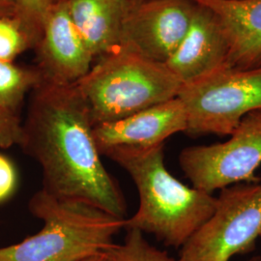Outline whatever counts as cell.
Segmentation results:
<instances>
[{
    "mask_svg": "<svg viewBox=\"0 0 261 261\" xmlns=\"http://www.w3.org/2000/svg\"><path fill=\"white\" fill-rule=\"evenodd\" d=\"M130 2H134V3H137V2H142V1H145V0H130Z\"/></svg>",
    "mask_w": 261,
    "mask_h": 261,
    "instance_id": "cell-24",
    "label": "cell"
},
{
    "mask_svg": "<svg viewBox=\"0 0 261 261\" xmlns=\"http://www.w3.org/2000/svg\"><path fill=\"white\" fill-rule=\"evenodd\" d=\"M210 8L221 19L228 37V66H261V0H193Z\"/></svg>",
    "mask_w": 261,
    "mask_h": 261,
    "instance_id": "cell-12",
    "label": "cell"
},
{
    "mask_svg": "<svg viewBox=\"0 0 261 261\" xmlns=\"http://www.w3.org/2000/svg\"><path fill=\"white\" fill-rule=\"evenodd\" d=\"M108 252L112 261H176L167 251L150 244L138 229H127L123 242L114 243Z\"/></svg>",
    "mask_w": 261,
    "mask_h": 261,
    "instance_id": "cell-16",
    "label": "cell"
},
{
    "mask_svg": "<svg viewBox=\"0 0 261 261\" xmlns=\"http://www.w3.org/2000/svg\"><path fill=\"white\" fill-rule=\"evenodd\" d=\"M49 6L47 0H19V10L23 16L41 28Z\"/></svg>",
    "mask_w": 261,
    "mask_h": 261,
    "instance_id": "cell-19",
    "label": "cell"
},
{
    "mask_svg": "<svg viewBox=\"0 0 261 261\" xmlns=\"http://www.w3.org/2000/svg\"><path fill=\"white\" fill-rule=\"evenodd\" d=\"M130 0H66L69 17L94 57L117 49Z\"/></svg>",
    "mask_w": 261,
    "mask_h": 261,
    "instance_id": "cell-13",
    "label": "cell"
},
{
    "mask_svg": "<svg viewBox=\"0 0 261 261\" xmlns=\"http://www.w3.org/2000/svg\"><path fill=\"white\" fill-rule=\"evenodd\" d=\"M75 85L95 126L174 99L182 83L166 64L117 48Z\"/></svg>",
    "mask_w": 261,
    "mask_h": 261,
    "instance_id": "cell-4",
    "label": "cell"
},
{
    "mask_svg": "<svg viewBox=\"0 0 261 261\" xmlns=\"http://www.w3.org/2000/svg\"><path fill=\"white\" fill-rule=\"evenodd\" d=\"M19 0H0V15L19 11Z\"/></svg>",
    "mask_w": 261,
    "mask_h": 261,
    "instance_id": "cell-20",
    "label": "cell"
},
{
    "mask_svg": "<svg viewBox=\"0 0 261 261\" xmlns=\"http://www.w3.org/2000/svg\"><path fill=\"white\" fill-rule=\"evenodd\" d=\"M179 164L193 187L213 194L238 183H256L261 166V110L243 118L229 140L211 145L189 146Z\"/></svg>",
    "mask_w": 261,
    "mask_h": 261,
    "instance_id": "cell-7",
    "label": "cell"
},
{
    "mask_svg": "<svg viewBox=\"0 0 261 261\" xmlns=\"http://www.w3.org/2000/svg\"><path fill=\"white\" fill-rule=\"evenodd\" d=\"M260 237H261V233H260Z\"/></svg>",
    "mask_w": 261,
    "mask_h": 261,
    "instance_id": "cell-25",
    "label": "cell"
},
{
    "mask_svg": "<svg viewBox=\"0 0 261 261\" xmlns=\"http://www.w3.org/2000/svg\"><path fill=\"white\" fill-rule=\"evenodd\" d=\"M18 175L9 158L0 154V203L8 200L17 188Z\"/></svg>",
    "mask_w": 261,
    "mask_h": 261,
    "instance_id": "cell-18",
    "label": "cell"
},
{
    "mask_svg": "<svg viewBox=\"0 0 261 261\" xmlns=\"http://www.w3.org/2000/svg\"><path fill=\"white\" fill-rule=\"evenodd\" d=\"M229 51L221 19L210 8L196 3L185 36L165 64L182 84H187L228 66Z\"/></svg>",
    "mask_w": 261,
    "mask_h": 261,
    "instance_id": "cell-11",
    "label": "cell"
},
{
    "mask_svg": "<svg viewBox=\"0 0 261 261\" xmlns=\"http://www.w3.org/2000/svg\"><path fill=\"white\" fill-rule=\"evenodd\" d=\"M35 47L37 69L47 84H77L88 74L95 58L70 19L65 2L50 4Z\"/></svg>",
    "mask_w": 261,
    "mask_h": 261,
    "instance_id": "cell-9",
    "label": "cell"
},
{
    "mask_svg": "<svg viewBox=\"0 0 261 261\" xmlns=\"http://www.w3.org/2000/svg\"><path fill=\"white\" fill-rule=\"evenodd\" d=\"M187 130L185 109L177 97L115 121L94 126L101 155L116 148H147L165 144L169 137Z\"/></svg>",
    "mask_w": 261,
    "mask_h": 261,
    "instance_id": "cell-10",
    "label": "cell"
},
{
    "mask_svg": "<svg viewBox=\"0 0 261 261\" xmlns=\"http://www.w3.org/2000/svg\"><path fill=\"white\" fill-rule=\"evenodd\" d=\"M41 34L42 28L20 10L0 15V61L13 62L25 50L36 47Z\"/></svg>",
    "mask_w": 261,
    "mask_h": 261,
    "instance_id": "cell-14",
    "label": "cell"
},
{
    "mask_svg": "<svg viewBox=\"0 0 261 261\" xmlns=\"http://www.w3.org/2000/svg\"><path fill=\"white\" fill-rule=\"evenodd\" d=\"M21 133L22 124L18 114L0 108V148L7 149L19 145Z\"/></svg>",
    "mask_w": 261,
    "mask_h": 261,
    "instance_id": "cell-17",
    "label": "cell"
},
{
    "mask_svg": "<svg viewBox=\"0 0 261 261\" xmlns=\"http://www.w3.org/2000/svg\"><path fill=\"white\" fill-rule=\"evenodd\" d=\"M195 8L193 0L132 2L117 48L165 64L185 36Z\"/></svg>",
    "mask_w": 261,
    "mask_h": 261,
    "instance_id": "cell-8",
    "label": "cell"
},
{
    "mask_svg": "<svg viewBox=\"0 0 261 261\" xmlns=\"http://www.w3.org/2000/svg\"><path fill=\"white\" fill-rule=\"evenodd\" d=\"M49 4H56V3H61V2H65L66 0H47Z\"/></svg>",
    "mask_w": 261,
    "mask_h": 261,
    "instance_id": "cell-22",
    "label": "cell"
},
{
    "mask_svg": "<svg viewBox=\"0 0 261 261\" xmlns=\"http://www.w3.org/2000/svg\"><path fill=\"white\" fill-rule=\"evenodd\" d=\"M177 98L187 115L191 136H230L243 118L261 110V66H226L183 84Z\"/></svg>",
    "mask_w": 261,
    "mask_h": 261,
    "instance_id": "cell-5",
    "label": "cell"
},
{
    "mask_svg": "<svg viewBox=\"0 0 261 261\" xmlns=\"http://www.w3.org/2000/svg\"><path fill=\"white\" fill-rule=\"evenodd\" d=\"M44 82L38 69H28L0 61V108L17 113L28 92Z\"/></svg>",
    "mask_w": 261,
    "mask_h": 261,
    "instance_id": "cell-15",
    "label": "cell"
},
{
    "mask_svg": "<svg viewBox=\"0 0 261 261\" xmlns=\"http://www.w3.org/2000/svg\"><path fill=\"white\" fill-rule=\"evenodd\" d=\"M248 261H261V257L260 256H253V257H252L251 259H249Z\"/></svg>",
    "mask_w": 261,
    "mask_h": 261,
    "instance_id": "cell-23",
    "label": "cell"
},
{
    "mask_svg": "<svg viewBox=\"0 0 261 261\" xmlns=\"http://www.w3.org/2000/svg\"><path fill=\"white\" fill-rule=\"evenodd\" d=\"M82 261H112V258L110 256V253L107 251V252L97 253V254L92 255L90 257H87Z\"/></svg>",
    "mask_w": 261,
    "mask_h": 261,
    "instance_id": "cell-21",
    "label": "cell"
},
{
    "mask_svg": "<svg viewBox=\"0 0 261 261\" xmlns=\"http://www.w3.org/2000/svg\"><path fill=\"white\" fill-rule=\"evenodd\" d=\"M211 217L180 248L176 261H230L254 251L261 233V181L220 190Z\"/></svg>",
    "mask_w": 261,
    "mask_h": 261,
    "instance_id": "cell-6",
    "label": "cell"
},
{
    "mask_svg": "<svg viewBox=\"0 0 261 261\" xmlns=\"http://www.w3.org/2000/svg\"><path fill=\"white\" fill-rule=\"evenodd\" d=\"M103 155L120 166L140 196L137 212L125 229L154 235L165 246L181 248L214 212L216 196L174 177L166 168L164 144L147 148H116Z\"/></svg>",
    "mask_w": 261,
    "mask_h": 261,
    "instance_id": "cell-2",
    "label": "cell"
},
{
    "mask_svg": "<svg viewBox=\"0 0 261 261\" xmlns=\"http://www.w3.org/2000/svg\"><path fill=\"white\" fill-rule=\"evenodd\" d=\"M93 129L75 84L43 82L32 91L19 145L40 166L47 193L126 218L124 196L103 166Z\"/></svg>",
    "mask_w": 261,
    "mask_h": 261,
    "instance_id": "cell-1",
    "label": "cell"
},
{
    "mask_svg": "<svg viewBox=\"0 0 261 261\" xmlns=\"http://www.w3.org/2000/svg\"><path fill=\"white\" fill-rule=\"evenodd\" d=\"M28 209L43 226L22 241L0 247V261H82L109 251L126 218L87 203L61 199L41 189Z\"/></svg>",
    "mask_w": 261,
    "mask_h": 261,
    "instance_id": "cell-3",
    "label": "cell"
}]
</instances>
